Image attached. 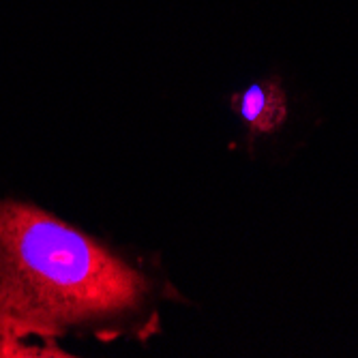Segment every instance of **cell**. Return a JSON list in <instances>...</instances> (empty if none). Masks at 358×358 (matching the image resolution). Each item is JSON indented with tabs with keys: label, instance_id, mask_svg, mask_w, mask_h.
<instances>
[{
	"label": "cell",
	"instance_id": "1",
	"mask_svg": "<svg viewBox=\"0 0 358 358\" xmlns=\"http://www.w3.org/2000/svg\"><path fill=\"white\" fill-rule=\"evenodd\" d=\"M146 289L138 271L56 215L0 202V356L136 311Z\"/></svg>",
	"mask_w": 358,
	"mask_h": 358
},
{
	"label": "cell",
	"instance_id": "2",
	"mask_svg": "<svg viewBox=\"0 0 358 358\" xmlns=\"http://www.w3.org/2000/svg\"><path fill=\"white\" fill-rule=\"evenodd\" d=\"M232 106L251 134H273L287 114L285 92L277 80L251 84L243 92H236Z\"/></svg>",
	"mask_w": 358,
	"mask_h": 358
}]
</instances>
